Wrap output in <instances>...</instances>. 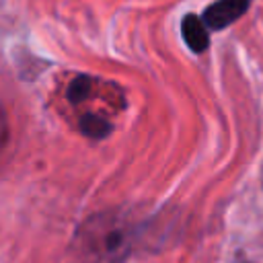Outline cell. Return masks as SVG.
Instances as JSON below:
<instances>
[{"label":"cell","instance_id":"cell-5","mask_svg":"<svg viewBox=\"0 0 263 263\" xmlns=\"http://www.w3.org/2000/svg\"><path fill=\"white\" fill-rule=\"evenodd\" d=\"M90 86H92V80L88 76H76L70 82V86H68V99H70V103L84 101L88 97V92H90Z\"/></svg>","mask_w":263,"mask_h":263},{"label":"cell","instance_id":"cell-3","mask_svg":"<svg viewBox=\"0 0 263 263\" xmlns=\"http://www.w3.org/2000/svg\"><path fill=\"white\" fill-rule=\"evenodd\" d=\"M181 31H183V39L189 45L191 51L201 53L208 49L210 45V35H208V27L203 23V18L195 16V14H187L181 21Z\"/></svg>","mask_w":263,"mask_h":263},{"label":"cell","instance_id":"cell-2","mask_svg":"<svg viewBox=\"0 0 263 263\" xmlns=\"http://www.w3.org/2000/svg\"><path fill=\"white\" fill-rule=\"evenodd\" d=\"M251 0H216L214 4H210L203 12V23L208 29L220 31L226 29L228 25H232L234 21H238L247 8H249Z\"/></svg>","mask_w":263,"mask_h":263},{"label":"cell","instance_id":"cell-4","mask_svg":"<svg viewBox=\"0 0 263 263\" xmlns=\"http://www.w3.org/2000/svg\"><path fill=\"white\" fill-rule=\"evenodd\" d=\"M80 129L88 138H105V136L111 134V123L105 117H101V115L86 113L80 119Z\"/></svg>","mask_w":263,"mask_h":263},{"label":"cell","instance_id":"cell-1","mask_svg":"<svg viewBox=\"0 0 263 263\" xmlns=\"http://www.w3.org/2000/svg\"><path fill=\"white\" fill-rule=\"evenodd\" d=\"M134 224L119 212L86 218L72 236L70 263H121L134 249Z\"/></svg>","mask_w":263,"mask_h":263}]
</instances>
